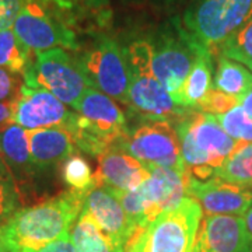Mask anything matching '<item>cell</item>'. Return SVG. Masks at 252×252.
I'll return each instance as SVG.
<instances>
[{"instance_id":"21","label":"cell","mask_w":252,"mask_h":252,"mask_svg":"<svg viewBox=\"0 0 252 252\" xmlns=\"http://www.w3.org/2000/svg\"><path fill=\"white\" fill-rule=\"evenodd\" d=\"M70 237L77 252H125L126 248L115 243L90 219L80 215L70 228Z\"/></svg>"},{"instance_id":"19","label":"cell","mask_w":252,"mask_h":252,"mask_svg":"<svg viewBox=\"0 0 252 252\" xmlns=\"http://www.w3.org/2000/svg\"><path fill=\"white\" fill-rule=\"evenodd\" d=\"M0 157L7 164L18 189L31 184L38 174L31 160L27 130L16 124L0 132Z\"/></svg>"},{"instance_id":"30","label":"cell","mask_w":252,"mask_h":252,"mask_svg":"<svg viewBox=\"0 0 252 252\" xmlns=\"http://www.w3.org/2000/svg\"><path fill=\"white\" fill-rule=\"evenodd\" d=\"M24 79L21 74L0 67V101L16 102L21 94Z\"/></svg>"},{"instance_id":"28","label":"cell","mask_w":252,"mask_h":252,"mask_svg":"<svg viewBox=\"0 0 252 252\" xmlns=\"http://www.w3.org/2000/svg\"><path fill=\"white\" fill-rule=\"evenodd\" d=\"M216 118L225 133L235 142L252 143V117L240 105L227 111L225 114L216 115Z\"/></svg>"},{"instance_id":"35","label":"cell","mask_w":252,"mask_h":252,"mask_svg":"<svg viewBox=\"0 0 252 252\" xmlns=\"http://www.w3.org/2000/svg\"><path fill=\"white\" fill-rule=\"evenodd\" d=\"M244 224H245V230H247V235L251 244L252 248V206L248 209V212L244 215Z\"/></svg>"},{"instance_id":"6","label":"cell","mask_w":252,"mask_h":252,"mask_svg":"<svg viewBox=\"0 0 252 252\" xmlns=\"http://www.w3.org/2000/svg\"><path fill=\"white\" fill-rule=\"evenodd\" d=\"M190 180L188 170L158 167L150 170V177L140 187L117 193L139 231L161 213L178 206L188 196Z\"/></svg>"},{"instance_id":"8","label":"cell","mask_w":252,"mask_h":252,"mask_svg":"<svg viewBox=\"0 0 252 252\" xmlns=\"http://www.w3.org/2000/svg\"><path fill=\"white\" fill-rule=\"evenodd\" d=\"M252 16V0H198L181 21L199 45L217 55L220 45Z\"/></svg>"},{"instance_id":"9","label":"cell","mask_w":252,"mask_h":252,"mask_svg":"<svg viewBox=\"0 0 252 252\" xmlns=\"http://www.w3.org/2000/svg\"><path fill=\"white\" fill-rule=\"evenodd\" d=\"M23 79L26 86L45 89L73 109L90 89L79 66L77 56L62 48L36 52Z\"/></svg>"},{"instance_id":"29","label":"cell","mask_w":252,"mask_h":252,"mask_svg":"<svg viewBox=\"0 0 252 252\" xmlns=\"http://www.w3.org/2000/svg\"><path fill=\"white\" fill-rule=\"evenodd\" d=\"M237 105H240L238 97L225 94L223 91L216 90V89H212L206 94V97L196 105V108L193 109H198L200 112L216 117V115L225 114L227 111L233 109Z\"/></svg>"},{"instance_id":"24","label":"cell","mask_w":252,"mask_h":252,"mask_svg":"<svg viewBox=\"0 0 252 252\" xmlns=\"http://www.w3.org/2000/svg\"><path fill=\"white\" fill-rule=\"evenodd\" d=\"M221 180L252 188V143H243L217 171Z\"/></svg>"},{"instance_id":"34","label":"cell","mask_w":252,"mask_h":252,"mask_svg":"<svg viewBox=\"0 0 252 252\" xmlns=\"http://www.w3.org/2000/svg\"><path fill=\"white\" fill-rule=\"evenodd\" d=\"M240 99V107L252 117V89H250L248 91H245L243 95L238 97Z\"/></svg>"},{"instance_id":"31","label":"cell","mask_w":252,"mask_h":252,"mask_svg":"<svg viewBox=\"0 0 252 252\" xmlns=\"http://www.w3.org/2000/svg\"><path fill=\"white\" fill-rule=\"evenodd\" d=\"M23 0H0V31L13 27Z\"/></svg>"},{"instance_id":"10","label":"cell","mask_w":252,"mask_h":252,"mask_svg":"<svg viewBox=\"0 0 252 252\" xmlns=\"http://www.w3.org/2000/svg\"><path fill=\"white\" fill-rule=\"evenodd\" d=\"M77 62L90 89H97L121 104H129L130 69L125 49L115 39L99 36L77 56Z\"/></svg>"},{"instance_id":"38","label":"cell","mask_w":252,"mask_h":252,"mask_svg":"<svg viewBox=\"0 0 252 252\" xmlns=\"http://www.w3.org/2000/svg\"><path fill=\"white\" fill-rule=\"evenodd\" d=\"M0 252H18L16 250H7V251H0Z\"/></svg>"},{"instance_id":"23","label":"cell","mask_w":252,"mask_h":252,"mask_svg":"<svg viewBox=\"0 0 252 252\" xmlns=\"http://www.w3.org/2000/svg\"><path fill=\"white\" fill-rule=\"evenodd\" d=\"M34 55L20 41L13 28L0 31V67L24 76L34 61Z\"/></svg>"},{"instance_id":"12","label":"cell","mask_w":252,"mask_h":252,"mask_svg":"<svg viewBox=\"0 0 252 252\" xmlns=\"http://www.w3.org/2000/svg\"><path fill=\"white\" fill-rule=\"evenodd\" d=\"M118 147L133 156L149 170L158 167L187 170L181 153L180 135L174 124L167 121L144 119L129 129Z\"/></svg>"},{"instance_id":"33","label":"cell","mask_w":252,"mask_h":252,"mask_svg":"<svg viewBox=\"0 0 252 252\" xmlns=\"http://www.w3.org/2000/svg\"><path fill=\"white\" fill-rule=\"evenodd\" d=\"M14 104L0 101V132L7 126L14 124Z\"/></svg>"},{"instance_id":"7","label":"cell","mask_w":252,"mask_h":252,"mask_svg":"<svg viewBox=\"0 0 252 252\" xmlns=\"http://www.w3.org/2000/svg\"><path fill=\"white\" fill-rule=\"evenodd\" d=\"M202 213L198 202L187 196L178 206L140 228L126 252H193Z\"/></svg>"},{"instance_id":"37","label":"cell","mask_w":252,"mask_h":252,"mask_svg":"<svg viewBox=\"0 0 252 252\" xmlns=\"http://www.w3.org/2000/svg\"><path fill=\"white\" fill-rule=\"evenodd\" d=\"M7 250H14V248H11V245L6 238V234H4L3 225H0V251H7Z\"/></svg>"},{"instance_id":"25","label":"cell","mask_w":252,"mask_h":252,"mask_svg":"<svg viewBox=\"0 0 252 252\" xmlns=\"http://www.w3.org/2000/svg\"><path fill=\"white\" fill-rule=\"evenodd\" d=\"M217 55L241 63L252 72V16L220 45Z\"/></svg>"},{"instance_id":"36","label":"cell","mask_w":252,"mask_h":252,"mask_svg":"<svg viewBox=\"0 0 252 252\" xmlns=\"http://www.w3.org/2000/svg\"><path fill=\"white\" fill-rule=\"evenodd\" d=\"M66 1L77 7V6H99L104 0H66Z\"/></svg>"},{"instance_id":"1","label":"cell","mask_w":252,"mask_h":252,"mask_svg":"<svg viewBox=\"0 0 252 252\" xmlns=\"http://www.w3.org/2000/svg\"><path fill=\"white\" fill-rule=\"evenodd\" d=\"M84 193L70 189L34 206L20 209L3 224L11 248L18 252L38 250L70 233L80 216Z\"/></svg>"},{"instance_id":"13","label":"cell","mask_w":252,"mask_h":252,"mask_svg":"<svg viewBox=\"0 0 252 252\" xmlns=\"http://www.w3.org/2000/svg\"><path fill=\"white\" fill-rule=\"evenodd\" d=\"M76 112L69 111L66 104L41 87L23 86L21 94L14 104V124L26 130L49 127H69Z\"/></svg>"},{"instance_id":"4","label":"cell","mask_w":252,"mask_h":252,"mask_svg":"<svg viewBox=\"0 0 252 252\" xmlns=\"http://www.w3.org/2000/svg\"><path fill=\"white\" fill-rule=\"evenodd\" d=\"M74 111L76 115L67 130L81 152L93 157H99L118 146L129 133L122 108L101 91L89 89Z\"/></svg>"},{"instance_id":"32","label":"cell","mask_w":252,"mask_h":252,"mask_svg":"<svg viewBox=\"0 0 252 252\" xmlns=\"http://www.w3.org/2000/svg\"><path fill=\"white\" fill-rule=\"evenodd\" d=\"M21 252H77L74 244L72 241L70 234H64L61 238L55 240L52 243L46 244L42 248L38 250H23Z\"/></svg>"},{"instance_id":"17","label":"cell","mask_w":252,"mask_h":252,"mask_svg":"<svg viewBox=\"0 0 252 252\" xmlns=\"http://www.w3.org/2000/svg\"><path fill=\"white\" fill-rule=\"evenodd\" d=\"M149 177L150 170L118 146L98 157L97 185H105L121 193L140 187Z\"/></svg>"},{"instance_id":"39","label":"cell","mask_w":252,"mask_h":252,"mask_svg":"<svg viewBox=\"0 0 252 252\" xmlns=\"http://www.w3.org/2000/svg\"><path fill=\"white\" fill-rule=\"evenodd\" d=\"M178 1H180V0H178Z\"/></svg>"},{"instance_id":"14","label":"cell","mask_w":252,"mask_h":252,"mask_svg":"<svg viewBox=\"0 0 252 252\" xmlns=\"http://www.w3.org/2000/svg\"><path fill=\"white\" fill-rule=\"evenodd\" d=\"M80 215L89 217L105 234L125 248L137 233L117 192L105 185H95L84 193Z\"/></svg>"},{"instance_id":"3","label":"cell","mask_w":252,"mask_h":252,"mask_svg":"<svg viewBox=\"0 0 252 252\" xmlns=\"http://www.w3.org/2000/svg\"><path fill=\"white\" fill-rule=\"evenodd\" d=\"M74 9L66 0H23L11 28L34 54L54 48L77 51Z\"/></svg>"},{"instance_id":"26","label":"cell","mask_w":252,"mask_h":252,"mask_svg":"<svg viewBox=\"0 0 252 252\" xmlns=\"http://www.w3.org/2000/svg\"><path fill=\"white\" fill-rule=\"evenodd\" d=\"M62 180L73 190L89 192L97 185L95 174L89 161L80 154H72L62 164Z\"/></svg>"},{"instance_id":"11","label":"cell","mask_w":252,"mask_h":252,"mask_svg":"<svg viewBox=\"0 0 252 252\" xmlns=\"http://www.w3.org/2000/svg\"><path fill=\"white\" fill-rule=\"evenodd\" d=\"M149 39L154 76L172 97L184 84L202 45L189 35L180 21H174V27L164 28Z\"/></svg>"},{"instance_id":"2","label":"cell","mask_w":252,"mask_h":252,"mask_svg":"<svg viewBox=\"0 0 252 252\" xmlns=\"http://www.w3.org/2000/svg\"><path fill=\"white\" fill-rule=\"evenodd\" d=\"M181 140L182 160L193 180L207 181L241 146L224 132L215 115L189 108L174 124Z\"/></svg>"},{"instance_id":"27","label":"cell","mask_w":252,"mask_h":252,"mask_svg":"<svg viewBox=\"0 0 252 252\" xmlns=\"http://www.w3.org/2000/svg\"><path fill=\"white\" fill-rule=\"evenodd\" d=\"M21 193L13 174L0 157V225L21 209Z\"/></svg>"},{"instance_id":"16","label":"cell","mask_w":252,"mask_h":252,"mask_svg":"<svg viewBox=\"0 0 252 252\" xmlns=\"http://www.w3.org/2000/svg\"><path fill=\"white\" fill-rule=\"evenodd\" d=\"M193 252H252L244 217H203L199 225Z\"/></svg>"},{"instance_id":"18","label":"cell","mask_w":252,"mask_h":252,"mask_svg":"<svg viewBox=\"0 0 252 252\" xmlns=\"http://www.w3.org/2000/svg\"><path fill=\"white\" fill-rule=\"evenodd\" d=\"M31 160L38 172H45L63 164L74 154L72 133L66 127L27 130Z\"/></svg>"},{"instance_id":"15","label":"cell","mask_w":252,"mask_h":252,"mask_svg":"<svg viewBox=\"0 0 252 252\" xmlns=\"http://www.w3.org/2000/svg\"><path fill=\"white\" fill-rule=\"evenodd\" d=\"M188 196L193 198L207 216H243L252 206V188L213 177L190 180Z\"/></svg>"},{"instance_id":"20","label":"cell","mask_w":252,"mask_h":252,"mask_svg":"<svg viewBox=\"0 0 252 252\" xmlns=\"http://www.w3.org/2000/svg\"><path fill=\"white\" fill-rule=\"evenodd\" d=\"M213 55L200 46L195 63L184 84L174 95V101L182 108H196L199 102L213 89Z\"/></svg>"},{"instance_id":"5","label":"cell","mask_w":252,"mask_h":252,"mask_svg":"<svg viewBox=\"0 0 252 252\" xmlns=\"http://www.w3.org/2000/svg\"><path fill=\"white\" fill-rule=\"evenodd\" d=\"M125 52L130 69L127 105L143 119L175 124L189 108L180 107L154 76L150 39H136L126 48Z\"/></svg>"},{"instance_id":"22","label":"cell","mask_w":252,"mask_h":252,"mask_svg":"<svg viewBox=\"0 0 252 252\" xmlns=\"http://www.w3.org/2000/svg\"><path fill=\"white\" fill-rule=\"evenodd\" d=\"M213 89L240 97L245 91L252 89V72L241 63L219 55Z\"/></svg>"}]
</instances>
